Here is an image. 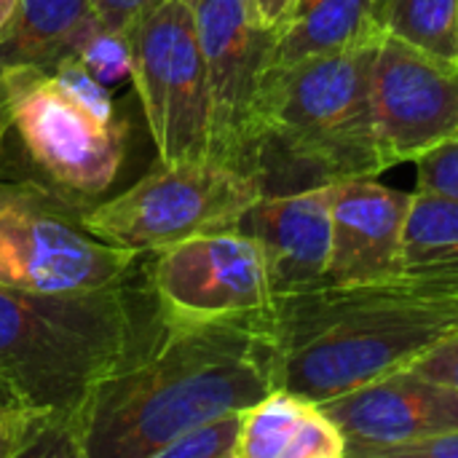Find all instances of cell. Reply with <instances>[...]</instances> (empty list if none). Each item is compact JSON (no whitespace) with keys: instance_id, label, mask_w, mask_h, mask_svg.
<instances>
[{"instance_id":"31","label":"cell","mask_w":458,"mask_h":458,"mask_svg":"<svg viewBox=\"0 0 458 458\" xmlns=\"http://www.w3.org/2000/svg\"><path fill=\"white\" fill-rule=\"evenodd\" d=\"M0 403H13V400H11V397H8V394H5V392L0 389ZM13 405H16V403H13Z\"/></svg>"},{"instance_id":"11","label":"cell","mask_w":458,"mask_h":458,"mask_svg":"<svg viewBox=\"0 0 458 458\" xmlns=\"http://www.w3.org/2000/svg\"><path fill=\"white\" fill-rule=\"evenodd\" d=\"M188 3L193 8L209 83L212 158L242 169L250 121L268 72L276 30L263 21L255 0Z\"/></svg>"},{"instance_id":"28","label":"cell","mask_w":458,"mask_h":458,"mask_svg":"<svg viewBox=\"0 0 458 458\" xmlns=\"http://www.w3.org/2000/svg\"><path fill=\"white\" fill-rule=\"evenodd\" d=\"M258 5V13L263 16V21L274 30L282 27V21L287 19V13L293 11L295 0H255Z\"/></svg>"},{"instance_id":"26","label":"cell","mask_w":458,"mask_h":458,"mask_svg":"<svg viewBox=\"0 0 458 458\" xmlns=\"http://www.w3.org/2000/svg\"><path fill=\"white\" fill-rule=\"evenodd\" d=\"M373 458H458V429L384 448Z\"/></svg>"},{"instance_id":"13","label":"cell","mask_w":458,"mask_h":458,"mask_svg":"<svg viewBox=\"0 0 458 458\" xmlns=\"http://www.w3.org/2000/svg\"><path fill=\"white\" fill-rule=\"evenodd\" d=\"M413 193L376 177L333 185V247L325 282L352 284L403 271V236Z\"/></svg>"},{"instance_id":"27","label":"cell","mask_w":458,"mask_h":458,"mask_svg":"<svg viewBox=\"0 0 458 458\" xmlns=\"http://www.w3.org/2000/svg\"><path fill=\"white\" fill-rule=\"evenodd\" d=\"M158 3L164 0H91V11L105 27L129 32V27Z\"/></svg>"},{"instance_id":"14","label":"cell","mask_w":458,"mask_h":458,"mask_svg":"<svg viewBox=\"0 0 458 458\" xmlns=\"http://www.w3.org/2000/svg\"><path fill=\"white\" fill-rule=\"evenodd\" d=\"M333 185L282 196H260L236 223L268 263L274 293L322 284L333 247Z\"/></svg>"},{"instance_id":"21","label":"cell","mask_w":458,"mask_h":458,"mask_svg":"<svg viewBox=\"0 0 458 458\" xmlns=\"http://www.w3.org/2000/svg\"><path fill=\"white\" fill-rule=\"evenodd\" d=\"M21 456H62L56 429L32 408L0 403V458Z\"/></svg>"},{"instance_id":"16","label":"cell","mask_w":458,"mask_h":458,"mask_svg":"<svg viewBox=\"0 0 458 458\" xmlns=\"http://www.w3.org/2000/svg\"><path fill=\"white\" fill-rule=\"evenodd\" d=\"M346 437L322 405L274 389L244 411L239 458H344Z\"/></svg>"},{"instance_id":"9","label":"cell","mask_w":458,"mask_h":458,"mask_svg":"<svg viewBox=\"0 0 458 458\" xmlns=\"http://www.w3.org/2000/svg\"><path fill=\"white\" fill-rule=\"evenodd\" d=\"M148 276L156 317L166 325L250 317L274 298L266 255L239 228L199 233L156 252Z\"/></svg>"},{"instance_id":"29","label":"cell","mask_w":458,"mask_h":458,"mask_svg":"<svg viewBox=\"0 0 458 458\" xmlns=\"http://www.w3.org/2000/svg\"><path fill=\"white\" fill-rule=\"evenodd\" d=\"M21 0H0V43L13 32V24L19 19Z\"/></svg>"},{"instance_id":"12","label":"cell","mask_w":458,"mask_h":458,"mask_svg":"<svg viewBox=\"0 0 458 458\" xmlns=\"http://www.w3.org/2000/svg\"><path fill=\"white\" fill-rule=\"evenodd\" d=\"M319 405L346 437L344 458H373L384 448L458 429V392L411 368Z\"/></svg>"},{"instance_id":"25","label":"cell","mask_w":458,"mask_h":458,"mask_svg":"<svg viewBox=\"0 0 458 458\" xmlns=\"http://www.w3.org/2000/svg\"><path fill=\"white\" fill-rule=\"evenodd\" d=\"M411 370L458 392V333L432 346L419 362L411 365Z\"/></svg>"},{"instance_id":"5","label":"cell","mask_w":458,"mask_h":458,"mask_svg":"<svg viewBox=\"0 0 458 458\" xmlns=\"http://www.w3.org/2000/svg\"><path fill=\"white\" fill-rule=\"evenodd\" d=\"M86 207L43 180L0 174V284L35 293L123 284L142 252L94 236Z\"/></svg>"},{"instance_id":"23","label":"cell","mask_w":458,"mask_h":458,"mask_svg":"<svg viewBox=\"0 0 458 458\" xmlns=\"http://www.w3.org/2000/svg\"><path fill=\"white\" fill-rule=\"evenodd\" d=\"M46 70L51 72V78L78 102L83 105L97 121L107 123V126H115V123H123L118 110H115V102L113 97L107 94V86H102L89 70L86 64L75 56V54H62L59 59H54L51 64H46Z\"/></svg>"},{"instance_id":"15","label":"cell","mask_w":458,"mask_h":458,"mask_svg":"<svg viewBox=\"0 0 458 458\" xmlns=\"http://www.w3.org/2000/svg\"><path fill=\"white\" fill-rule=\"evenodd\" d=\"M381 35L384 0H295L276 30L268 70L373 46Z\"/></svg>"},{"instance_id":"18","label":"cell","mask_w":458,"mask_h":458,"mask_svg":"<svg viewBox=\"0 0 458 458\" xmlns=\"http://www.w3.org/2000/svg\"><path fill=\"white\" fill-rule=\"evenodd\" d=\"M403 268H458V199L413 191L403 236Z\"/></svg>"},{"instance_id":"20","label":"cell","mask_w":458,"mask_h":458,"mask_svg":"<svg viewBox=\"0 0 458 458\" xmlns=\"http://www.w3.org/2000/svg\"><path fill=\"white\" fill-rule=\"evenodd\" d=\"M70 54H75L86 64V70L107 89L131 78L134 51L129 32L105 27L97 16L78 32Z\"/></svg>"},{"instance_id":"10","label":"cell","mask_w":458,"mask_h":458,"mask_svg":"<svg viewBox=\"0 0 458 458\" xmlns=\"http://www.w3.org/2000/svg\"><path fill=\"white\" fill-rule=\"evenodd\" d=\"M370 105L386 169L416 164L458 140V59L384 32L370 72Z\"/></svg>"},{"instance_id":"1","label":"cell","mask_w":458,"mask_h":458,"mask_svg":"<svg viewBox=\"0 0 458 458\" xmlns=\"http://www.w3.org/2000/svg\"><path fill=\"white\" fill-rule=\"evenodd\" d=\"M161 325L148 354L113 370L70 421L75 458H161L185 429L242 413L279 389L268 309L250 317Z\"/></svg>"},{"instance_id":"24","label":"cell","mask_w":458,"mask_h":458,"mask_svg":"<svg viewBox=\"0 0 458 458\" xmlns=\"http://www.w3.org/2000/svg\"><path fill=\"white\" fill-rule=\"evenodd\" d=\"M416 188L458 199V140L416 161Z\"/></svg>"},{"instance_id":"4","label":"cell","mask_w":458,"mask_h":458,"mask_svg":"<svg viewBox=\"0 0 458 458\" xmlns=\"http://www.w3.org/2000/svg\"><path fill=\"white\" fill-rule=\"evenodd\" d=\"M134 311L123 284L35 293L0 284V389L64 432L89 394L134 354Z\"/></svg>"},{"instance_id":"7","label":"cell","mask_w":458,"mask_h":458,"mask_svg":"<svg viewBox=\"0 0 458 458\" xmlns=\"http://www.w3.org/2000/svg\"><path fill=\"white\" fill-rule=\"evenodd\" d=\"M0 102L43 182L81 201L97 199L115 182L126 153L123 123L97 121L46 67H0Z\"/></svg>"},{"instance_id":"19","label":"cell","mask_w":458,"mask_h":458,"mask_svg":"<svg viewBox=\"0 0 458 458\" xmlns=\"http://www.w3.org/2000/svg\"><path fill=\"white\" fill-rule=\"evenodd\" d=\"M384 32L458 59V0H384Z\"/></svg>"},{"instance_id":"2","label":"cell","mask_w":458,"mask_h":458,"mask_svg":"<svg viewBox=\"0 0 458 458\" xmlns=\"http://www.w3.org/2000/svg\"><path fill=\"white\" fill-rule=\"evenodd\" d=\"M279 389L327 403L419 362L458 333V268L274 293Z\"/></svg>"},{"instance_id":"30","label":"cell","mask_w":458,"mask_h":458,"mask_svg":"<svg viewBox=\"0 0 458 458\" xmlns=\"http://www.w3.org/2000/svg\"><path fill=\"white\" fill-rule=\"evenodd\" d=\"M11 134V126H8V118H5V110H3V102H0V148L5 142V137Z\"/></svg>"},{"instance_id":"6","label":"cell","mask_w":458,"mask_h":458,"mask_svg":"<svg viewBox=\"0 0 458 458\" xmlns=\"http://www.w3.org/2000/svg\"><path fill=\"white\" fill-rule=\"evenodd\" d=\"M263 196L258 180L220 158L161 161L123 193L89 204V231L137 252H161L191 236L236 228Z\"/></svg>"},{"instance_id":"17","label":"cell","mask_w":458,"mask_h":458,"mask_svg":"<svg viewBox=\"0 0 458 458\" xmlns=\"http://www.w3.org/2000/svg\"><path fill=\"white\" fill-rule=\"evenodd\" d=\"M91 19V0H21L13 32L0 43V67L51 64Z\"/></svg>"},{"instance_id":"22","label":"cell","mask_w":458,"mask_h":458,"mask_svg":"<svg viewBox=\"0 0 458 458\" xmlns=\"http://www.w3.org/2000/svg\"><path fill=\"white\" fill-rule=\"evenodd\" d=\"M242 424H244V411L207 419L177 435L164 448L161 458H239Z\"/></svg>"},{"instance_id":"8","label":"cell","mask_w":458,"mask_h":458,"mask_svg":"<svg viewBox=\"0 0 458 458\" xmlns=\"http://www.w3.org/2000/svg\"><path fill=\"white\" fill-rule=\"evenodd\" d=\"M131 83L161 161L212 156L204 54L188 0H164L131 27Z\"/></svg>"},{"instance_id":"3","label":"cell","mask_w":458,"mask_h":458,"mask_svg":"<svg viewBox=\"0 0 458 458\" xmlns=\"http://www.w3.org/2000/svg\"><path fill=\"white\" fill-rule=\"evenodd\" d=\"M376 48L378 43L266 72L242 158L263 196L386 172L370 105Z\"/></svg>"}]
</instances>
